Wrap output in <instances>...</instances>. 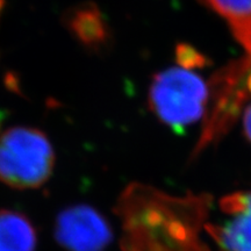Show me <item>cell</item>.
<instances>
[{
    "label": "cell",
    "mask_w": 251,
    "mask_h": 251,
    "mask_svg": "<svg viewBox=\"0 0 251 251\" xmlns=\"http://www.w3.org/2000/svg\"><path fill=\"white\" fill-rule=\"evenodd\" d=\"M129 227L141 229V251H211L200 238L211 197H171L152 188H137Z\"/></svg>",
    "instance_id": "1"
},
{
    "label": "cell",
    "mask_w": 251,
    "mask_h": 251,
    "mask_svg": "<svg viewBox=\"0 0 251 251\" xmlns=\"http://www.w3.org/2000/svg\"><path fill=\"white\" fill-rule=\"evenodd\" d=\"M208 98V81L183 67H171L156 74L149 87L150 109L176 133L205 118Z\"/></svg>",
    "instance_id": "2"
},
{
    "label": "cell",
    "mask_w": 251,
    "mask_h": 251,
    "mask_svg": "<svg viewBox=\"0 0 251 251\" xmlns=\"http://www.w3.org/2000/svg\"><path fill=\"white\" fill-rule=\"evenodd\" d=\"M209 98L202 131L190 159L224 139L251 98V59L246 56L219 69L208 81Z\"/></svg>",
    "instance_id": "3"
},
{
    "label": "cell",
    "mask_w": 251,
    "mask_h": 251,
    "mask_svg": "<svg viewBox=\"0 0 251 251\" xmlns=\"http://www.w3.org/2000/svg\"><path fill=\"white\" fill-rule=\"evenodd\" d=\"M55 166L47 135L36 128L12 127L0 135V181L17 190L39 188Z\"/></svg>",
    "instance_id": "4"
},
{
    "label": "cell",
    "mask_w": 251,
    "mask_h": 251,
    "mask_svg": "<svg viewBox=\"0 0 251 251\" xmlns=\"http://www.w3.org/2000/svg\"><path fill=\"white\" fill-rule=\"evenodd\" d=\"M55 237L67 251H105L113 231L105 216L93 207L75 205L57 215Z\"/></svg>",
    "instance_id": "5"
},
{
    "label": "cell",
    "mask_w": 251,
    "mask_h": 251,
    "mask_svg": "<svg viewBox=\"0 0 251 251\" xmlns=\"http://www.w3.org/2000/svg\"><path fill=\"white\" fill-rule=\"evenodd\" d=\"M220 211L226 218L206 224L205 230L222 251H251V191L222 197Z\"/></svg>",
    "instance_id": "6"
},
{
    "label": "cell",
    "mask_w": 251,
    "mask_h": 251,
    "mask_svg": "<svg viewBox=\"0 0 251 251\" xmlns=\"http://www.w3.org/2000/svg\"><path fill=\"white\" fill-rule=\"evenodd\" d=\"M64 24L81 46L93 50L102 48L111 36L101 11L92 2L80 4L67 11Z\"/></svg>",
    "instance_id": "7"
},
{
    "label": "cell",
    "mask_w": 251,
    "mask_h": 251,
    "mask_svg": "<svg viewBox=\"0 0 251 251\" xmlns=\"http://www.w3.org/2000/svg\"><path fill=\"white\" fill-rule=\"evenodd\" d=\"M227 24L234 39L251 59V0H201Z\"/></svg>",
    "instance_id": "8"
},
{
    "label": "cell",
    "mask_w": 251,
    "mask_h": 251,
    "mask_svg": "<svg viewBox=\"0 0 251 251\" xmlns=\"http://www.w3.org/2000/svg\"><path fill=\"white\" fill-rule=\"evenodd\" d=\"M35 227L19 212L0 211V251H36Z\"/></svg>",
    "instance_id": "9"
},
{
    "label": "cell",
    "mask_w": 251,
    "mask_h": 251,
    "mask_svg": "<svg viewBox=\"0 0 251 251\" xmlns=\"http://www.w3.org/2000/svg\"><path fill=\"white\" fill-rule=\"evenodd\" d=\"M177 61L180 67L193 69L202 67L206 64L205 56L200 54L197 49L186 45H180L177 48Z\"/></svg>",
    "instance_id": "10"
},
{
    "label": "cell",
    "mask_w": 251,
    "mask_h": 251,
    "mask_svg": "<svg viewBox=\"0 0 251 251\" xmlns=\"http://www.w3.org/2000/svg\"><path fill=\"white\" fill-rule=\"evenodd\" d=\"M243 133L248 142L251 144V103L247 106L243 114Z\"/></svg>",
    "instance_id": "11"
},
{
    "label": "cell",
    "mask_w": 251,
    "mask_h": 251,
    "mask_svg": "<svg viewBox=\"0 0 251 251\" xmlns=\"http://www.w3.org/2000/svg\"><path fill=\"white\" fill-rule=\"evenodd\" d=\"M6 85L11 91H14V92H18L19 91V79L17 76H14V75H7V77H6Z\"/></svg>",
    "instance_id": "12"
},
{
    "label": "cell",
    "mask_w": 251,
    "mask_h": 251,
    "mask_svg": "<svg viewBox=\"0 0 251 251\" xmlns=\"http://www.w3.org/2000/svg\"><path fill=\"white\" fill-rule=\"evenodd\" d=\"M4 6H5V0H0V13H1L2 9H4Z\"/></svg>",
    "instance_id": "13"
}]
</instances>
